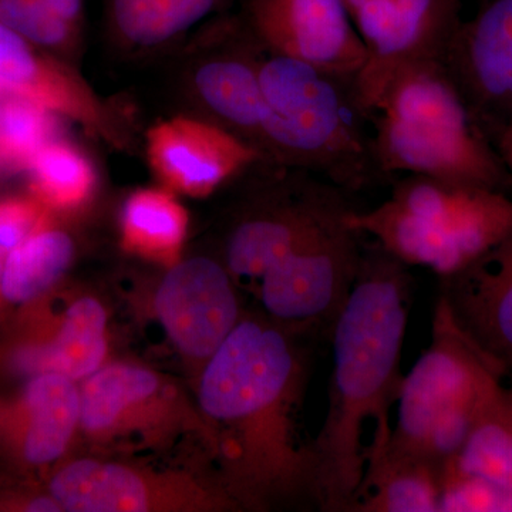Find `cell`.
<instances>
[{"instance_id":"1f68e13d","label":"cell","mask_w":512,"mask_h":512,"mask_svg":"<svg viewBox=\"0 0 512 512\" xmlns=\"http://www.w3.org/2000/svg\"><path fill=\"white\" fill-rule=\"evenodd\" d=\"M511 124H512V87H511L510 96H508L507 104H505L503 121H501L500 126H498L497 128H501L504 126H511ZM497 128H495V130H497ZM495 130H493V131H495ZM493 131H491V133H493Z\"/></svg>"},{"instance_id":"ac0fdd59","label":"cell","mask_w":512,"mask_h":512,"mask_svg":"<svg viewBox=\"0 0 512 512\" xmlns=\"http://www.w3.org/2000/svg\"><path fill=\"white\" fill-rule=\"evenodd\" d=\"M443 60L490 137L512 87V0H491L476 18L460 23Z\"/></svg>"},{"instance_id":"ba28073f","label":"cell","mask_w":512,"mask_h":512,"mask_svg":"<svg viewBox=\"0 0 512 512\" xmlns=\"http://www.w3.org/2000/svg\"><path fill=\"white\" fill-rule=\"evenodd\" d=\"M248 177L251 191L222 248V259L237 281H259L352 210L345 191L306 171L262 161Z\"/></svg>"},{"instance_id":"f546056e","label":"cell","mask_w":512,"mask_h":512,"mask_svg":"<svg viewBox=\"0 0 512 512\" xmlns=\"http://www.w3.org/2000/svg\"><path fill=\"white\" fill-rule=\"evenodd\" d=\"M52 217L30 192L0 197V249L10 252L19 247Z\"/></svg>"},{"instance_id":"5bb4252c","label":"cell","mask_w":512,"mask_h":512,"mask_svg":"<svg viewBox=\"0 0 512 512\" xmlns=\"http://www.w3.org/2000/svg\"><path fill=\"white\" fill-rule=\"evenodd\" d=\"M245 25L268 55L284 56L328 72L357 76L365 42L346 0H241Z\"/></svg>"},{"instance_id":"d6a6232c","label":"cell","mask_w":512,"mask_h":512,"mask_svg":"<svg viewBox=\"0 0 512 512\" xmlns=\"http://www.w3.org/2000/svg\"><path fill=\"white\" fill-rule=\"evenodd\" d=\"M6 255H8V252L0 249V282H2L3 266H5ZM2 302H5V299H3L2 292H0V306H2Z\"/></svg>"},{"instance_id":"9a60e30c","label":"cell","mask_w":512,"mask_h":512,"mask_svg":"<svg viewBox=\"0 0 512 512\" xmlns=\"http://www.w3.org/2000/svg\"><path fill=\"white\" fill-rule=\"evenodd\" d=\"M146 153L161 187L191 198L208 197L268 160L237 134L202 116L158 121L147 131Z\"/></svg>"},{"instance_id":"4fadbf2b","label":"cell","mask_w":512,"mask_h":512,"mask_svg":"<svg viewBox=\"0 0 512 512\" xmlns=\"http://www.w3.org/2000/svg\"><path fill=\"white\" fill-rule=\"evenodd\" d=\"M154 311L171 345L201 369L245 318L237 279L224 259L204 255L181 258L167 269Z\"/></svg>"},{"instance_id":"ffe728a7","label":"cell","mask_w":512,"mask_h":512,"mask_svg":"<svg viewBox=\"0 0 512 512\" xmlns=\"http://www.w3.org/2000/svg\"><path fill=\"white\" fill-rule=\"evenodd\" d=\"M441 296L460 328L504 370L512 369V235L444 278Z\"/></svg>"},{"instance_id":"30bf717a","label":"cell","mask_w":512,"mask_h":512,"mask_svg":"<svg viewBox=\"0 0 512 512\" xmlns=\"http://www.w3.org/2000/svg\"><path fill=\"white\" fill-rule=\"evenodd\" d=\"M359 237L343 218L272 266L259 279L266 318L299 333L332 329L359 272Z\"/></svg>"},{"instance_id":"603a6c76","label":"cell","mask_w":512,"mask_h":512,"mask_svg":"<svg viewBox=\"0 0 512 512\" xmlns=\"http://www.w3.org/2000/svg\"><path fill=\"white\" fill-rule=\"evenodd\" d=\"M188 222L187 211L173 192L140 188L121 210V245L130 254L170 268L183 254Z\"/></svg>"},{"instance_id":"4dcf8cb0","label":"cell","mask_w":512,"mask_h":512,"mask_svg":"<svg viewBox=\"0 0 512 512\" xmlns=\"http://www.w3.org/2000/svg\"><path fill=\"white\" fill-rule=\"evenodd\" d=\"M490 140L497 148L498 154L503 158L505 167L510 171L512 177V124L497 128L490 134Z\"/></svg>"},{"instance_id":"d6986e66","label":"cell","mask_w":512,"mask_h":512,"mask_svg":"<svg viewBox=\"0 0 512 512\" xmlns=\"http://www.w3.org/2000/svg\"><path fill=\"white\" fill-rule=\"evenodd\" d=\"M107 312L92 296L67 306L56 325L29 330L3 350V365L22 380L57 373L83 382L106 365Z\"/></svg>"},{"instance_id":"83f0119b","label":"cell","mask_w":512,"mask_h":512,"mask_svg":"<svg viewBox=\"0 0 512 512\" xmlns=\"http://www.w3.org/2000/svg\"><path fill=\"white\" fill-rule=\"evenodd\" d=\"M59 117L35 101L0 93V168L22 171L57 138Z\"/></svg>"},{"instance_id":"7c38bea8","label":"cell","mask_w":512,"mask_h":512,"mask_svg":"<svg viewBox=\"0 0 512 512\" xmlns=\"http://www.w3.org/2000/svg\"><path fill=\"white\" fill-rule=\"evenodd\" d=\"M201 49L190 76V90L201 116L227 128L264 154L259 69L265 50L241 15L222 13L198 39Z\"/></svg>"},{"instance_id":"7402d4cb","label":"cell","mask_w":512,"mask_h":512,"mask_svg":"<svg viewBox=\"0 0 512 512\" xmlns=\"http://www.w3.org/2000/svg\"><path fill=\"white\" fill-rule=\"evenodd\" d=\"M440 474L429 458L384 446L366 458L350 512L439 511Z\"/></svg>"},{"instance_id":"2e32d148","label":"cell","mask_w":512,"mask_h":512,"mask_svg":"<svg viewBox=\"0 0 512 512\" xmlns=\"http://www.w3.org/2000/svg\"><path fill=\"white\" fill-rule=\"evenodd\" d=\"M0 93L35 101L79 124L111 147L128 140L109 106L97 97L72 64L40 49L0 22Z\"/></svg>"},{"instance_id":"e0dca14e","label":"cell","mask_w":512,"mask_h":512,"mask_svg":"<svg viewBox=\"0 0 512 512\" xmlns=\"http://www.w3.org/2000/svg\"><path fill=\"white\" fill-rule=\"evenodd\" d=\"M80 386L57 373L23 380L0 393V458L33 470L62 460L79 434Z\"/></svg>"},{"instance_id":"44dd1931","label":"cell","mask_w":512,"mask_h":512,"mask_svg":"<svg viewBox=\"0 0 512 512\" xmlns=\"http://www.w3.org/2000/svg\"><path fill=\"white\" fill-rule=\"evenodd\" d=\"M235 0H103L104 25L113 45L150 55L180 43L195 26L222 15Z\"/></svg>"},{"instance_id":"d4e9b609","label":"cell","mask_w":512,"mask_h":512,"mask_svg":"<svg viewBox=\"0 0 512 512\" xmlns=\"http://www.w3.org/2000/svg\"><path fill=\"white\" fill-rule=\"evenodd\" d=\"M26 171L30 194L52 215L83 210L99 187V174L90 157L60 138L47 143Z\"/></svg>"},{"instance_id":"cb8c5ba5","label":"cell","mask_w":512,"mask_h":512,"mask_svg":"<svg viewBox=\"0 0 512 512\" xmlns=\"http://www.w3.org/2000/svg\"><path fill=\"white\" fill-rule=\"evenodd\" d=\"M74 255L76 244L72 235L56 227L53 217L50 218L6 255L0 282L3 299L20 306L42 302L69 271Z\"/></svg>"},{"instance_id":"8992f818","label":"cell","mask_w":512,"mask_h":512,"mask_svg":"<svg viewBox=\"0 0 512 512\" xmlns=\"http://www.w3.org/2000/svg\"><path fill=\"white\" fill-rule=\"evenodd\" d=\"M504 372L460 328L441 296L434 309L430 346L403 377L399 419L386 447L443 467L457 457L503 390Z\"/></svg>"},{"instance_id":"52a82bcc","label":"cell","mask_w":512,"mask_h":512,"mask_svg":"<svg viewBox=\"0 0 512 512\" xmlns=\"http://www.w3.org/2000/svg\"><path fill=\"white\" fill-rule=\"evenodd\" d=\"M80 386L79 434L99 450L161 454L194 437L211 456L207 421L180 384L136 363H106Z\"/></svg>"},{"instance_id":"3957f363","label":"cell","mask_w":512,"mask_h":512,"mask_svg":"<svg viewBox=\"0 0 512 512\" xmlns=\"http://www.w3.org/2000/svg\"><path fill=\"white\" fill-rule=\"evenodd\" d=\"M259 82L269 161L306 171L346 194L386 180L356 76L265 53Z\"/></svg>"},{"instance_id":"6da1fadb","label":"cell","mask_w":512,"mask_h":512,"mask_svg":"<svg viewBox=\"0 0 512 512\" xmlns=\"http://www.w3.org/2000/svg\"><path fill=\"white\" fill-rule=\"evenodd\" d=\"M299 332L245 316L201 369L197 406L211 431L218 476L241 510L319 508L311 448L296 436L308 375Z\"/></svg>"},{"instance_id":"484cf974","label":"cell","mask_w":512,"mask_h":512,"mask_svg":"<svg viewBox=\"0 0 512 512\" xmlns=\"http://www.w3.org/2000/svg\"><path fill=\"white\" fill-rule=\"evenodd\" d=\"M0 22L73 66L83 45L86 10L84 0H0Z\"/></svg>"},{"instance_id":"4316f807","label":"cell","mask_w":512,"mask_h":512,"mask_svg":"<svg viewBox=\"0 0 512 512\" xmlns=\"http://www.w3.org/2000/svg\"><path fill=\"white\" fill-rule=\"evenodd\" d=\"M451 460L461 470L512 491V390L503 387Z\"/></svg>"},{"instance_id":"f1b7e54d","label":"cell","mask_w":512,"mask_h":512,"mask_svg":"<svg viewBox=\"0 0 512 512\" xmlns=\"http://www.w3.org/2000/svg\"><path fill=\"white\" fill-rule=\"evenodd\" d=\"M439 511L512 512V491L467 473L450 460L441 467Z\"/></svg>"},{"instance_id":"7a4b0ae2","label":"cell","mask_w":512,"mask_h":512,"mask_svg":"<svg viewBox=\"0 0 512 512\" xmlns=\"http://www.w3.org/2000/svg\"><path fill=\"white\" fill-rule=\"evenodd\" d=\"M409 266L380 245L362 252L348 299L332 325L328 412L309 443L319 510L350 512L366 458L390 439L389 410L399 399L410 306Z\"/></svg>"},{"instance_id":"8fae6325","label":"cell","mask_w":512,"mask_h":512,"mask_svg":"<svg viewBox=\"0 0 512 512\" xmlns=\"http://www.w3.org/2000/svg\"><path fill=\"white\" fill-rule=\"evenodd\" d=\"M346 5L367 50L356 84L370 116L394 74L417 60L444 57L461 23L458 0H346Z\"/></svg>"},{"instance_id":"9c48e42d","label":"cell","mask_w":512,"mask_h":512,"mask_svg":"<svg viewBox=\"0 0 512 512\" xmlns=\"http://www.w3.org/2000/svg\"><path fill=\"white\" fill-rule=\"evenodd\" d=\"M47 491L64 512L241 511L217 473L204 476L97 457L60 464Z\"/></svg>"},{"instance_id":"5b68a950","label":"cell","mask_w":512,"mask_h":512,"mask_svg":"<svg viewBox=\"0 0 512 512\" xmlns=\"http://www.w3.org/2000/svg\"><path fill=\"white\" fill-rule=\"evenodd\" d=\"M346 225L406 266L448 278L512 235V200L503 191L404 175L389 200L346 214Z\"/></svg>"},{"instance_id":"277c9868","label":"cell","mask_w":512,"mask_h":512,"mask_svg":"<svg viewBox=\"0 0 512 512\" xmlns=\"http://www.w3.org/2000/svg\"><path fill=\"white\" fill-rule=\"evenodd\" d=\"M372 130L386 178L427 175L498 191L511 184L443 57L417 60L394 74L373 110Z\"/></svg>"}]
</instances>
